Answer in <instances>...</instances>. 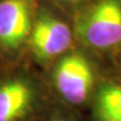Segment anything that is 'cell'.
Segmentation results:
<instances>
[{
    "label": "cell",
    "instance_id": "obj_1",
    "mask_svg": "<svg viewBox=\"0 0 121 121\" xmlns=\"http://www.w3.org/2000/svg\"><path fill=\"white\" fill-rule=\"evenodd\" d=\"M75 34L83 44L107 51L121 44V0H98L76 19Z\"/></svg>",
    "mask_w": 121,
    "mask_h": 121
},
{
    "label": "cell",
    "instance_id": "obj_3",
    "mask_svg": "<svg viewBox=\"0 0 121 121\" xmlns=\"http://www.w3.org/2000/svg\"><path fill=\"white\" fill-rule=\"evenodd\" d=\"M72 38V31L65 22L42 11L31 28L29 44L38 60H48L66 52Z\"/></svg>",
    "mask_w": 121,
    "mask_h": 121
},
{
    "label": "cell",
    "instance_id": "obj_4",
    "mask_svg": "<svg viewBox=\"0 0 121 121\" xmlns=\"http://www.w3.org/2000/svg\"><path fill=\"white\" fill-rule=\"evenodd\" d=\"M31 6L29 0L0 1V46L7 51L22 47L31 31Z\"/></svg>",
    "mask_w": 121,
    "mask_h": 121
},
{
    "label": "cell",
    "instance_id": "obj_6",
    "mask_svg": "<svg viewBox=\"0 0 121 121\" xmlns=\"http://www.w3.org/2000/svg\"><path fill=\"white\" fill-rule=\"evenodd\" d=\"M94 113L98 121H121V85L105 83L100 87Z\"/></svg>",
    "mask_w": 121,
    "mask_h": 121
},
{
    "label": "cell",
    "instance_id": "obj_7",
    "mask_svg": "<svg viewBox=\"0 0 121 121\" xmlns=\"http://www.w3.org/2000/svg\"><path fill=\"white\" fill-rule=\"evenodd\" d=\"M64 1H67V2H75V1H80V0H64Z\"/></svg>",
    "mask_w": 121,
    "mask_h": 121
},
{
    "label": "cell",
    "instance_id": "obj_8",
    "mask_svg": "<svg viewBox=\"0 0 121 121\" xmlns=\"http://www.w3.org/2000/svg\"><path fill=\"white\" fill-rule=\"evenodd\" d=\"M53 121H66V120H63V119H56V120H53Z\"/></svg>",
    "mask_w": 121,
    "mask_h": 121
},
{
    "label": "cell",
    "instance_id": "obj_5",
    "mask_svg": "<svg viewBox=\"0 0 121 121\" xmlns=\"http://www.w3.org/2000/svg\"><path fill=\"white\" fill-rule=\"evenodd\" d=\"M34 103V90L22 78H13L0 85V121H19Z\"/></svg>",
    "mask_w": 121,
    "mask_h": 121
},
{
    "label": "cell",
    "instance_id": "obj_2",
    "mask_svg": "<svg viewBox=\"0 0 121 121\" xmlns=\"http://www.w3.org/2000/svg\"><path fill=\"white\" fill-rule=\"evenodd\" d=\"M54 82L58 93L69 103H84L94 85L92 64L81 53H71L57 63Z\"/></svg>",
    "mask_w": 121,
    "mask_h": 121
}]
</instances>
